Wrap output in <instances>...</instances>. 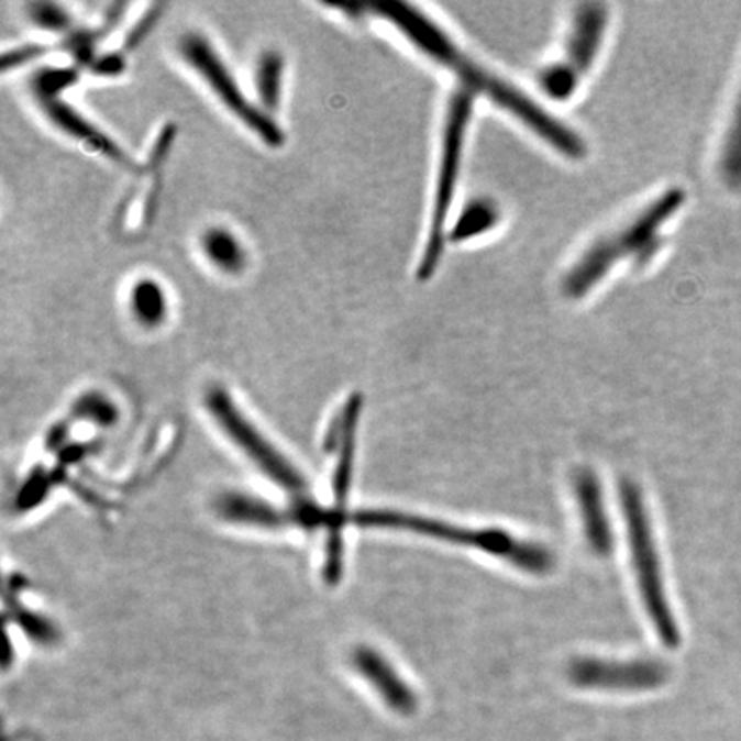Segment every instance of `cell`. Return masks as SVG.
Returning <instances> with one entry per match:
<instances>
[{
  "instance_id": "obj_1",
  "label": "cell",
  "mask_w": 741,
  "mask_h": 741,
  "mask_svg": "<svg viewBox=\"0 0 741 741\" xmlns=\"http://www.w3.org/2000/svg\"><path fill=\"white\" fill-rule=\"evenodd\" d=\"M366 11L397 26L398 32L410 40V44L430 55L431 59L452 69L464 81L465 88L491 98L493 102L513 113L563 155L569 158H582L586 155V145L574 131L544 112L543 107L532 102L522 91L465 57L457 45L453 44L436 24L422 16V12L418 9L406 2H376L366 5Z\"/></svg>"
},
{
  "instance_id": "obj_2",
  "label": "cell",
  "mask_w": 741,
  "mask_h": 741,
  "mask_svg": "<svg viewBox=\"0 0 741 741\" xmlns=\"http://www.w3.org/2000/svg\"><path fill=\"white\" fill-rule=\"evenodd\" d=\"M683 203H685L683 189H670L661 198L654 199L648 210L642 211L618 234L594 244L566 275L563 281L566 296L582 297L589 292L597 281L606 277L612 265L624 256L637 254L640 258H649L652 253L660 250V232L664 223L675 215Z\"/></svg>"
},
{
  "instance_id": "obj_3",
  "label": "cell",
  "mask_w": 741,
  "mask_h": 741,
  "mask_svg": "<svg viewBox=\"0 0 741 741\" xmlns=\"http://www.w3.org/2000/svg\"><path fill=\"white\" fill-rule=\"evenodd\" d=\"M474 91L458 88L450 98L446 112L445 133H443V152H441L440 176H438L436 195H434L433 215H431L430 237L425 242L424 253L419 263V280H430L440 265L445 250L446 220L457 188L461 173L462 150L465 133L473 115Z\"/></svg>"
},
{
  "instance_id": "obj_4",
  "label": "cell",
  "mask_w": 741,
  "mask_h": 741,
  "mask_svg": "<svg viewBox=\"0 0 741 741\" xmlns=\"http://www.w3.org/2000/svg\"><path fill=\"white\" fill-rule=\"evenodd\" d=\"M621 504H623L624 519L629 527L630 546H632L640 593L644 597L649 617L664 644L667 648H678V627H676L675 617L664 594L663 575H661L660 558H657L651 526H649L648 511L640 496V489L630 479H623L621 483Z\"/></svg>"
},
{
  "instance_id": "obj_5",
  "label": "cell",
  "mask_w": 741,
  "mask_h": 741,
  "mask_svg": "<svg viewBox=\"0 0 741 741\" xmlns=\"http://www.w3.org/2000/svg\"><path fill=\"white\" fill-rule=\"evenodd\" d=\"M180 54L184 60L207 82L210 90L219 97L220 102L231 110L242 124L259 136L263 143L272 148L284 145V131L278 128L274 119L269 118V113L244 97L237 81L232 78L231 70L223 64L215 48L211 47L204 36L196 35V33L184 36L180 42Z\"/></svg>"
},
{
  "instance_id": "obj_6",
  "label": "cell",
  "mask_w": 741,
  "mask_h": 741,
  "mask_svg": "<svg viewBox=\"0 0 741 741\" xmlns=\"http://www.w3.org/2000/svg\"><path fill=\"white\" fill-rule=\"evenodd\" d=\"M207 406L211 418L222 428L223 433L246 453L247 457L262 468L269 479L289 491H305L306 483L294 471L292 465L281 457L280 452L254 428L253 422L242 414L232 402L231 395L223 388H211L207 395Z\"/></svg>"
},
{
  "instance_id": "obj_7",
  "label": "cell",
  "mask_w": 741,
  "mask_h": 741,
  "mask_svg": "<svg viewBox=\"0 0 741 741\" xmlns=\"http://www.w3.org/2000/svg\"><path fill=\"white\" fill-rule=\"evenodd\" d=\"M568 676L580 688L609 692H644L663 685L667 667L654 661L633 663H606L597 660H578L569 664Z\"/></svg>"
},
{
  "instance_id": "obj_8",
  "label": "cell",
  "mask_w": 741,
  "mask_h": 741,
  "mask_svg": "<svg viewBox=\"0 0 741 741\" xmlns=\"http://www.w3.org/2000/svg\"><path fill=\"white\" fill-rule=\"evenodd\" d=\"M608 12L602 5L587 4L578 9L572 24V32L566 45V60L553 66L562 76L563 81L577 90L578 81L586 75L596 59L597 51L601 47L605 35Z\"/></svg>"
},
{
  "instance_id": "obj_9",
  "label": "cell",
  "mask_w": 741,
  "mask_h": 741,
  "mask_svg": "<svg viewBox=\"0 0 741 741\" xmlns=\"http://www.w3.org/2000/svg\"><path fill=\"white\" fill-rule=\"evenodd\" d=\"M354 666L373 685L383 703L400 715H412L418 709V697L397 675L394 667L373 649L361 648L352 655Z\"/></svg>"
},
{
  "instance_id": "obj_10",
  "label": "cell",
  "mask_w": 741,
  "mask_h": 741,
  "mask_svg": "<svg viewBox=\"0 0 741 741\" xmlns=\"http://www.w3.org/2000/svg\"><path fill=\"white\" fill-rule=\"evenodd\" d=\"M354 522L361 527H383V529H400L412 531L430 538L462 544V546L483 548L484 531H465L461 527L421 517L403 516L395 511L364 510L355 513Z\"/></svg>"
},
{
  "instance_id": "obj_11",
  "label": "cell",
  "mask_w": 741,
  "mask_h": 741,
  "mask_svg": "<svg viewBox=\"0 0 741 741\" xmlns=\"http://www.w3.org/2000/svg\"><path fill=\"white\" fill-rule=\"evenodd\" d=\"M578 501H580L587 543L597 556H608L612 550L611 527L602 501L601 488L589 468H580L575 477Z\"/></svg>"
},
{
  "instance_id": "obj_12",
  "label": "cell",
  "mask_w": 741,
  "mask_h": 741,
  "mask_svg": "<svg viewBox=\"0 0 741 741\" xmlns=\"http://www.w3.org/2000/svg\"><path fill=\"white\" fill-rule=\"evenodd\" d=\"M38 100L40 107L47 113V118L64 133L81 141L90 148L97 150L98 153H102L110 161L130 167V158L125 156V153L102 131H98L95 125L82 118L81 113L76 112L67 103L60 102L59 97L38 98Z\"/></svg>"
},
{
  "instance_id": "obj_13",
  "label": "cell",
  "mask_w": 741,
  "mask_h": 741,
  "mask_svg": "<svg viewBox=\"0 0 741 741\" xmlns=\"http://www.w3.org/2000/svg\"><path fill=\"white\" fill-rule=\"evenodd\" d=\"M361 407H363V398L361 395H352L349 398V402L345 403L344 410H342V416L339 419V445H340V458L339 464H336L335 471V483H333V488H335V500H336V511L344 510L345 501H347L349 488H351V476H352V461H354V445H355V428H357V421H360Z\"/></svg>"
},
{
  "instance_id": "obj_14",
  "label": "cell",
  "mask_w": 741,
  "mask_h": 741,
  "mask_svg": "<svg viewBox=\"0 0 741 741\" xmlns=\"http://www.w3.org/2000/svg\"><path fill=\"white\" fill-rule=\"evenodd\" d=\"M217 508L225 519L232 522L258 527H280L287 523V517L280 510L251 496H222Z\"/></svg>"
},
{
  "instance_id": "obj_15",
  "label": "cell",
  "mask_w": 741,
  "mask_h": 741,
  "mask_svg": "<svg viewBox=\"0 0 741 741\" xmlns=\"http://www.w3.org/2000/svg\"><path fill=\"white\" fill-rule=\"evenodd\" d=\"M131 311L145 327H158L167 317V297L155 280L137 281L131 292Z\"/></svg>"
},
{
  "instance_id": "obj_16",
  "label": "cell",
  "mask_w": 741,
  "mask_h": 741,
  "mask_svg": "<svg viewBox=\"0 0 741 741\" xmlns=\"http://www.w3.org/2000/svg\"><path fill=\"white\" fill-rule=\"evenodd\" d=\"M203 251L213 265L223 272H237L246 262V254L242 250L241 242L234 234L225 229H210L203 235Z\"/></svg>"
},
{
  "instance_id": "obj_17",
  "label": "cell",
  "mask_w": 741,
  "mask_h": 741,
  "mask_svg": "<svg viewBox=\"0 0 741 741\" xmlns=\"http://www.w3.org/2000/svg\"><path fill=\"white\" fill-rule=\"evenodd\" d=\"M281 76H284L281 55L274 51L265 52L256 66V90L262 100V109L266 113L274 112L280 106Z\"/></svg>"
},
{
  "instance_id": "obj_18",
  "label": "cell",
  "mask_w": 741,
  "mask_h": 741,
  "mask_svg": "<svg viewBox=\"0 0 741 741\" xmlns=\"http://www.w3.org/2000/svg\"><path fill=\"white\" fill-rule=\"evenodd\" d=\"M721 174L731 188H741V97L721 155Z\"/></svg>"
},
{
  "instance_id": "obj_19",
  "label": "cell",
  "mask_w": 741,
  "mask_h": 741,
  "mask_svg": "<svg viewBox=\"0 0 741 741\" xmlns=\"http://www.w3.org/2000/svg\"><path fill=\"white\" fill-rule=\"evenodd\" d=\"M496 210L493 204L477 201L471 204L467 210L462 213L457 225L453 226L452 241H464V239L474 237V235L483 234L495 225Z\"/></svg>"
},
{
  "instance_id": "obj_20",
  "label": "cell",
  "mask_w": 741,
  "mask_h": 741,
  "mask_svg": "<svg viewBox=\"0 0 741 741\" xmlns=\"http://www.w3.org/2000/svg\"><path fill=\"white\" fill-rule=\"evenodd\" d=\"M76 75L75 69H47L44 73L35 76L33 79V90H35L36 98L60 97L64 90L75 85Z\"/></svg>"
},
{
  "instance_id": "obj_21",
  "label": "cell",
  "mask_w": 741,
  "mask_h": 741,
  "mask_svg": "<svg viewBox=\"0 0 741 741\" xmlns=\"http://www.w3.org/2000/svg\"><path fill=\"white\" fill-rule=\"evenodd\" d=\"M76 412L85 416V418L95 419L97 422H103V424H109L118 416L115 407L102 395H87V397L81 398L76 406Z\"/></svg>"
},
{
  "instance_id": "obj_22",
  "label": "cell",
  "mask_w": 741,
  "mask_h": 741,
  "mask_svg": "<svg viewBox=\"0 0 741 741\" xmlns=\"http://www.w3.org/2000/svg\"><path fill=\"white\" fill-rule=\"evenodd\" d=\"M32 18L38 26L52 30V32L66 30L70 21L69 14L60 5L48 4V2L32 5Z\"/></svg>"
},
{
  "instance_id": "obj_23",
  "label": "cell",
  "mask_w": 741,
  "mask_h": 741,
  "mask_svg": "<svg viewBox=\"0 0 741 741\" xmlns=\"http://www.w3.org/2000/svg\"><path fill=\"white\" fill-rule=\"evenodd\" d=\"M16 621L23 627L27 635L38 640V642H44V644H51V642H54L55 637H57V633L54 632L48 621L42 620V618L33 615L32 611L20 608V606H16Z\"/></svg>"
},
{
  "instance_id": "obj_24",
  "label": "cell",
  "mask_w": 741,
  "mask_h": 741,
  "mask_svg": "<svg viewBox=\"0 0 741 741\" xmlns=\"http://www.w3.org/2000/svg\"><path fill=\"white\" fill-rule=\"evenodd\" d=\"M161 9L162 5H156L153 11H150L148 14L140 21V24L134 27L133 32L128 36V40H125V51H133V48H136L137 45L141 44V40L145 38V36L152 32V27L155 26L156 21L161 18Z\"/></svg>"
},
{
  "instance_id": "obj_25",
  "label": "cell",
  "mask_w": 741,
  "mask_h": 741,
  "mask_svg": "<svg viewBox=\"0 0 741 741\" xmlns=\"http://www.w3.org/2000/svg\"><path fill=\"white\" fill-rule=\"evenodd\" d=\"M45 48L38 45H26V47L16 48V51L8 52L2 59V69L8 70L11 67L23 66L30 60L36 59L44 54Z\"/></svg>"
},
{
  "instance_id": "obj_26",
  "label": "cell",
  "mask_w": 741,
  "mask_h": 741,
  "mask_svg": "<svg viewBox=\"0 0 741 741\" xmlns=\"http://www.w3.org/2000/svg\"><path fill=\"white\" fill-rule=\"evenodd\" d=\"M122 67H124V59L119 54H112L95 64V73L113 76L118 75L119 70H122Z\"/></svg>"
}]
</instances>
